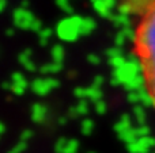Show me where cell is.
Masks as SVG:
<instances>
[{"label":"cell","instance_id":"6da1fadb","mask_svg":"<svg viewBox=\"0 0 155 153\" xmlns=\"http://www.w3.org/2000/svg\"><path fill=\"white\" fill-rule=\"evenodd\" d=\"M137 15L134 52L140 65L146 91L155 107V0H147Z\"/></svg>","mask_w":155,"mask_h":153}]
</instances>
